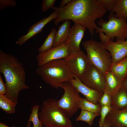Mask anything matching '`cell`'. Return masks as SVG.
I'll use <instances>...</instances> for the list:
<instances>
[{"mask_svg":"<svg viewBox=\"0 0 127 127\" xmlns=\"http://www.w3.org/2000/svg\"><path fill=\"white\" fill-rule=\"evenodd\" d=\"M112 96L107 92L104 91L103 95L99 99L98 103L101 106H111Z\"/></svg>","mask_w":127,"mask_h":127,"instance_id":"27","label":"cell"},{"mask_svg":"<svg viewBox=\"0 0 127 127\" xmlns=\"http://www.w3.org/2000/svg\"><path fill=\"white\" fill-rule=\"evenodd\" d=\"M0 72L4 77L6 95L18 104L20 92L29 89L22 63L14 55L0 50Z\"/></svg>","mask_w":127,"mask_h":127,"instance_id":"2","label":"cell"},{"mask_svg":"<svg viewBox=\"0 0 127 127\" xmlns=\"http://www.w3.org/2000/svg\"><path fill=\"white\" fill-rule=\"evenodd\" d=\"M17 104L6 94H0V107L8 114H14Z\"/></svg>","mask_w":127,"mask_h":127,"instance_id":"20","label":"cell"},{"mask_svg":"<svg viewBox=\"0 0 127 127\" xmlns=\"http://www.w3.org/2000/svg\"><path fill=\"white\" fill-rule=\"evenodd\" d=\"M68 127H75V126H71Z\"/></svg>","mask_w":127,"mask_h":127,"instance_id":"38","label":"cell"},{"mask_svg":"<svg viewBox=\"0 0 127 127\" xmlns=\"http://www.w3.org/2000/svg\"><path fill=\"white\" fill-rule=\"evenodd\" d=\"M72 0H62L61 1L60 5L58 7L62 8L65 6L68 3L72 1Z\"/></svg>","mask_w":127,"mask_h":127,"instance_id":"33","label":"cell"},{"mask_svg":"<svg viewBox=\"0 0 127 127\" xmlns=\"http://www.w3.org/2000/svg\"><path fill=\"white\" fill-rule=\"evenodd\" d=\"M86 28L77 24H74L71 28L69 36L65 42L68 46V51L70 54L81 50L80 44Z\"/></svg>","mask_w":127,"mask_h":127,"instance_id":"12","label":"cell"},{"mask_svg":"<svg viewBox=\"0 0 127 127\" xmlns=\"http://www.w3.org/2000/svg\"><path fill=\"white\" fill-rule=\"evenodd\" d=\"M104 74L105 83L104 91L112 96L121 87L123 81L110 70L107 71Z\"/></svg>","mask_w":127,"mask_h":127,"instance_id":"16","label":"cell"},{"mask_svg":"<svg viewBox=\"0 0 127 127\" xmlns=\"http://www.w3.org/2000/svg\"><path fill=\"white\" fill-rule=\"evenodd\" d=\"M108 11L111 12L114 8L115 0H98Z\"/></svg>","mask_w":127,"mask_h":127,"instance_id":"28","label":"cell"},{"mask_svg":"<svg viewBox=\"0 0 127 127\" xmlns=\"http://www.w3.org/2000/svg\"><path fill=\"white\" fill-rule=\"evenodd\" d=\"M39 107L38 105H36L32 106L31 109V112L28 122H32L33 127H43L42 122L38 116Z\"/></svg>","mask_w":127,"mask_h":127,"instance_id":"25","label":"cell"},{"mask_svg":"<svg viewBox=\"0 0 127 127\" xmlns=\"http://www.w3.org/2000/svg\"><path fill=\"white\" fill-rule=\"evenodd\" d=\"M69 54L68 46L64 42L57 47H52L47 51L39 53L36 57L37 66L40 67L52 60L64 59Z\"/></svg>","mask_w":127,"mask_h":127,"instance_id":"10","label":"cell"},{"mask_svg":"<svg viewBox=\"0 0 127 127\" xmlns=\"http://www.w3.org/2000/svg\"><path fill=\"white\" fill-rule=\"evenodd\" d=\"M56 0H44L41 3V10L43 12H45L49 8H52L56 1Z\"/></svg>","mask_w":127,"mask_h":127,"instance_id":"30","label":"cell"},{"mask_svg":"<svg viewBox=\"0 0 127 127\" xmlns=\"http://www.w3.org/2000/svg\"><path fill=\"white\" fill-rule=\"evenodd\" d=\"M53 10L54 11L49 15L32 25L28 29L27 33L20 37L16 42V43L20 46L22 45L28 40L41 32L47 24L53 20L56 19L59 15V12L56 9Z\"/></svg>","mask_w":127,"mask_h":127,"instance_id":"11","label":"cell"},{"mask_svg":"<svg viewBox=\"0 0 127 127\" xmlns=\"http://www.w3.org/2000/svg\"><path fill=\"white\" fill-rule=\"evenodd\" d=\"M51 8L59 12L54 22L56 27L61 21L71 20L87 28L92 37L98 27L95 20L102 18L107 11L98 0H72L63 8L53 7Z\"/></svg>","mask_w":127,"mask_h":127,"instance_id":"1","label":"cell"},{"mask_svg":"<svg viewBox=\"0 0 127 127\" xmlns=\"http://www.w3.org/2000/svg\"><path fill=\"white\" fill-rule=\"evenodd\" d=\"M31 125V122H28L27 127H30Z\"/></svg>","mask_w":127,"mask_h":127,"instance_id":"37","label":"cell"},{"mask_svg":"<svg viewBox=\"0 0 127 127\" xmlns=\"http://www.w3.org/2000/svg\"></svg>","mask_w":127,"mask_h":127,"instance_id":"40","label":"cell"},{"mask_svg":"<svg viewBox=\"0 0 127 127\" xmlns=\"http://www.w3.org/2000/svg\"><path fill=\"white\" fill-rule=\"evenodd\" d=\"M108 20L105 21L102 18L98 21L97 24L100 27H98L95 29V32H104L113 40L115 37L116 41H125L127 37V18H117L114 13L111 12Z\"/></svg>","mask_w":127,"mask_h":127,"instance_id":"6","label":"cell"},{"mask_svg":"<svg viewBox=\"0 0 127 127\" xmlns=\"http://www.w3.org/2000/svg\"><path fill=\"white\" fill-rule=\"evenodd\" d=\"M99 33L101 41L103 44H105L110 40H111L108 35L105 34L103 32H100Z\"/></svg>","mask_w":127,"mask_h":127,"instance_id":"31","label":"cell"},{"mask_svg":"<svg viewBox=\"0 0 127 127\" xmlns=\"http://www.w3.org/2000/svg\"><path fill=\"white\" fill-rule=\"evenodd\" d=\"M111 124L110 122L105 119L103 127H111Z\"/></svg>","mask_w":127,"mask_h":127,"instance_id":"34","label":"cell"},{"mask_svg":"<svg viewBox=\"0 0 127 127\" xmlns=\"http://www.w3.org/2000/svg\"><path fill=\"white\" fill-rule=\"evenodd\" d=\"M6 92V88L0 75V94H5Z\"/></svg>","mask_w":127,"mask_h":127,"instance_id":"32","label":"cell"},{"mask_svg":"<svg viewBox=\"0 0 127 127\" xmlns=\"http://www.w3.org/2000/svg\"><path fill=\"white\" fill-rule=\"evenodd\" d=\"M64 60L68 69L79 79L84 76L90 64L86 55L81 50L70 54Z\"/></svg>","mask_w":127,"mask_h":127,"instance_id":"8","label":"cell"},{"mask_svg":"<svg viewBox=\"0 0 127 127\" xmlns=\"http://www.w3.org/2000/svg\"><path fill=\"white\" fill-rule=\"evenodd\" d=\"M105 119L110 122L111 127H127V107L119 110L112 107Z\"/></svg>","mask_w":127,"mask_h":127,"instance_id":"15","label":"cell"},{"mask_svg":"<svg viewBox=\"0 0 127 127\" xmlns=\"http://www.w3.org/2000/svg\"><path fill=\"white\" fill-rule=\"evenodd\" d=\"M15 0H0V9L2 10L8 7H15L16 4Z\"/></svg>","mask_w":127,"mask_h":127,"instance_id":"29","label":"cell"},{"mask_svg":"<svg viewBox=\"0 0 127 127\" xmlns=\"http://www.w3.org/2000/svg\"><path fill=\"white\" fill-rule=\"evenodd\" d=\"M126 41L127 42V39L126 40Z\"/></svg>","mask_w":127,"mask_h":127,"instance_id":"39","label":"cell"},{"mask_svg":"<svg viewBox=\"0 0 127 127\" xmlns=\"http://www.w3.org/2000/svg\"></svg>","mask_w":127,"mask_h":127,"instance_id":"41","label":"cell"},{"mask_svg":"<svg viewBox=\"0 0 127 127\" xmlns=\"http://www.w3.org/2000/svg\"><path fill=\"white\" fill-rule=\"evenodd\" d=\"M57 31L53 28L49 34L48 35L42 45L38 50L39 53H43L47 51L53 47L55 37Z\"/></svg>","mask_w":127,"mask_h":127,"instance_id":"23","label":"cell"},{"mask_svg":"<svg viewBox=\"0 0 127 127\" xmlns=\"http://www.w3.org/2000/svg\"><path fill=\"white\" fill-rule=\"evenodd\" d=\"M110 70L123 81L127 74V57L116 63L112 64Z\"/></svg>","mask_w":127,"mask_h":127,"instance_id":"19","label":"cell"},{"mask_svg":"<svg viewBox=\"0 0 127 127\" xmlns=\"http://www.w3.org/2000/svg\"><path fill=\"white\" fill-rule=\"evenodd\" d=\"M101 106L99 103L95 104L88 101L86 98L81 97L79 105V109L86 110L100 115Z\"/></svg>","mask_w":127,"mask_h":127,"instance_id":"22","label":"cell"},{"mask_svg":"<svg viewBox=\"0 0 127 127\" xmlns=\"http://www.w3.org/2000/svg\"><path fill=\"white\" fill-rule=\"evenodd\" d=\"M99 115L97 113L86 110H81L79 115L76 118L75 120L85 122L90 127L93 124V121L94 119Z\"/></svg>","mask_w":127,"mask_h":127,"instance_id":"24","label":"cell"},{"mask_svg":"<svg viewBox=\"0 0 127 127\" xmlns=\"http://www.w3.org/2000/svg\"><path fill=\"white\" fill-rule=\"evenodd\" d=\"M38 113L40 119L45 127H68L71 122L59 106L57 100L48 98L44 100Z\"/></svg>","mask_w":127,"mask_h":127,"instance_id":"4","label":"cell"},{"mask_svg":"<svg viewBox=\"0 0 127 127\" xmlns=\"http://www.w3.org/2000/svg\"><path fill=\"white\" fill-rule=\"evenodd\" d=\"M71 25L70 20H66L59 26L55 35L53 47H57L66 41L70 34Z\"/></svg>","mask_w":127,"mask_h":127,"instance_id":"18","label":"cell"},{"mask_svg":"<svg viewBox=\"0 0 127 127\" xmlns=\"http://www.w3.org/2000/svg\"><path fill=\"white\" fill-rule=\"evenodd\" d=\"M105 48L110 53L112 64L116 63L127 57V42H114L110 40L104 44Z\"/></svg>","mask_w":127,"mask_h":127,"instance_id":"13","label":"cell"},{"mask_svg":"<svg viewBox=\"0 0 127 127\" xmlns=\"http://www.w3.org/2000/svg\"><path fill=\"white\" fill-rule=\"evenodd\" d=\"M111 106L119 110L127 107V90L122 85L112 96Z\"/></svg>","mask_w":127,"mask_h":127,"instance_id":"17","label":"cell"},{"mask_svg":"<svg viewBox=\"0 0 127 127\" xmlns=\"http://www.w3.org/2000/svg\"><path fill=\"white\" fill-rule=\"evenodd\" d=\"M111 12L115 13L117 18H127V0H115V4Z\"/></svg>","mask_w":127,"mask_h":127,"instance_id":"21","label":"cell"},{"mask_svg":"<svg viewBox=\"0 0 127 127\" xmlns=\"http://www.w3.org/2000/svg\"><path fill=\"white\" fill-rule=\"evenodd\" d=\"M70 82L88 101L94 104L99 103L98 101L103 95L101 92L87 86L75 76Z\"/></svg>","mask_w":127,"mask_h":127,"instance_id":"14","label":"cell"},{"mask_svg":"<svg viewBox=\"0 0 127 127\" xmlns=\"http://www.w3.org/2000/svg\"><path fill=\"white\" fill-rule=\"evenodd\" d=\"M82 44L87 52L90 63L98 68L104 74L110 70L112 64L110 53L105 48L104 44L89 40L83 42Z\"/></svg>","mask_w":127,"mask_h":127,"instance_id":"5","label":"cell"},{"mask_svg":"<svg viewBox=\"0 0 127 127\" xmlns=\"http://www.w3.org/2000/svg\"><path fill=\"white\" fill-rule=\"evenodd\" d=\"M64 92L57 100L60 107L69 118L71 117L79 109L81 97L79 93L69 81L64 83L62 87Z\"/></svg>","mask_w":127,"mask_h":127,"instance_id":"7","label":"cell"},{"mask_svg":"<svg viewBox=\"0 0 127 127\" xmlns=\"http://www.w3.org/2000/svg\"><path fill=\"white\" fill-rule=\"evenodd\" d=\"M36 72L44 82L56 89L62 88L64 83L69 82L75 76L67 67L64 59L52 60L38 67Z\"/></svg>","mask_w":127,"mask_h":127,"instance_id":"3","label":"cell"},{"mask_svg":"<svg viewBox=\"0 0 127 127\" xmlns=\"http://www.w3.org/2000/svg\"><path fill=\"white\" fill-rule=\"evenodd\" d=\"M122 85L127 90V74L125 78L123 81Z\"/></svg>","mask_w":127,"mask_h":127,"instance_id":"35","label":"cell"},{"mask_svg":"<svg viewBox=\"0 0 127 127\" xmlns=\"http://www.w3.org/2000/svg\"><path fill=\"white\" fill-rule=\"evenodd\" d=\"M0 127H10L6 125L5 124L2 123L1 122L0 123ZM12 127H19L18 126H13Z\"/></svg>","mask_w":127,"mask_h":127,"instance_id":"36","label":"cell"},{"mask_svg":"<svg viewBox=\"0 0 127 127\" xmlns=\"http://www.w3.org/2000/svg\"><path fill=\"white\" fill-rule=\"evenodd\" d=\"M80 79L87 86L103 94L105 86V74L93 65L90 63L86 74Z\"/></svg>","mask_w":127,"mask_h":127,"instance_id":"9","label":"cell"},{"mask_svg":"<svg viewBox=\"0 0 127 127\" xmlns=\"http://www.w3.org/2000/svg\"><path fill=\"white\" fill-rule=\"evenodd\" d=\"M111 106H101L100 113V117L99 124L100 127H103L106 117L107 114L112 110Z\"/></svg>","mask_w":127,"mask_h":127,"instance_id":"26","label":"cell"}]
</instances>
